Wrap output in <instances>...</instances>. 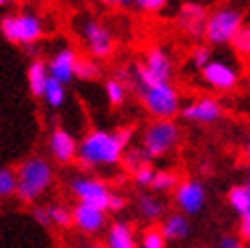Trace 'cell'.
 Listing matches in <instances>:
<instances>
[{
	"mask_svg": "<svg viewBox=\"0 0 250 248\" xmlns=\"http://www.w3.org/2000/svg\"><path fill=\"white\" fill-rule=\"evenodd\" d=\"M31 214H33L37 224H41L43 228H51V220H49V214H47V206H35Z\"/></svg>",
	"mask_w": 250,
	"mask_h": 248,
	"instance_id": "obj_34",
	"label": "cell"
},
{
	"mask_svg": "<svg viewBox=\"0 0 250 248\" xmlns=\"http://www.w3.org/2000/svg\"><path fill=\"white\" fill-rule=\"evenodd\" d=\"M124 207H126V200H124V195H120V193H114V195H112L110 212H122Z\"/></svg>",
	"mask_w": 250,
	"mask_h": 248,
	"instance_id": "obj_37",
	"label": "cell"
},
{
	"mask_svg": "<svg viewBox=\"0 0 250 248\" xmlns=\"http://www.w3.org/2000/svg\"><path fill=\"white\" fill-rule=\"evenodd\" d=\"M181 118L189 122H199V124H211L224 116V106L220 100L211 96H202L197 100H191L189 104L181 106L179 110Z\"/></svg>",
	"mask_w": 250,
	"mask_h": 248,
	"instance_id": "obj_10",
	"label": "cell"
},
{
	"mask_svg": "<svg viewBox=\"0 0 250 248\" xmlns=\"http://www.w3.org/2000/svg\"><path fill=\"white\" fill-rule=\"evenodd\" d=\"M47 214L51 220V226L55 228H69L71 226V209L61 204H49Z\"/></svg>",
	"mask_w": 250,
	"mask_h": 248,
	"instance_id": "obj_26",
	"label": "cell"
},
{
	"mask_svg": "<svg viewBox=\"0 0 250 248\" xmlns=\"http://www.w3.org/2000/svg\"><path fill=\"white\" fill-rule=\"evenodd\" d=\"M244 27V17L236 8H218L208 15L204 37L209 45H226L236 39V35Z\"/></svg>",
	"mask_w": 250,
	"mask_h": 248,
	"instance_id": "obj_6",
	"label": "cell"
},
{
	"mask_svg": "<svg viewBox=\"0 0 250 248\" xmlns=\"http://www.w3.org/2000/svg\"><path fill=\"white\" fill-rule=\"evenodd\" d=\"M122 80L130 82V85L139 94L141 104L155 120H173L179 114L181 96L173 82L151 78L141 63H136L130 73H122Z\"/></svg>",
	"mask_w": 250,
	"mask_h": 248,
	"instance_id": "obj_2",
	"label": "cell"
},
{
	"mask_svg": "<svg viewBox=\"0 0 250 248\" xmlns=\"http://www.w3.org/2000/svg\"><path fill=\"white\" fill-rule=\"evenodd\" d=\"M69 191L78 200V204H87L110 212V202L114 191L108 187L106 181L92 175H76L69 179Z\"/></svg>",
	"mask_w": 250,
	"mask_h": 248,
	"instance_id": "obj_7",
	"label": "cell"
},
{
	"mask_svg": "<svg viewBox=\"0 0 250 248\" xmlns=\"http://www.w3.org/2000/svg\"><path fill=\"white\" fill-rule=\"evenodd\" d=\"M17 193V171L10 167H0V200H6Z\"/></svg>",
	"mask_w": 250,
	"mask_h": 248,
	"instance_id": "obj_28",
	"label": "cell"
},
{
	"mask_svg": "<svg viewBox=\"0 0 250 248\" xmlns=\"http://www.w3.org/2000/svg\"><path fill=\"white\" fill-rule=\"evenodd\" d=\"M132 4L143 12H161L167 8L169 0H132Z\"/></svg>",
	"mask_w": 250,
	"mask_h": 248,
	"instance_id": "obj_33",
	"label": "cell"
},
{
	"mask_svg": "<svg viewBox=\"0 0 250 248\" xmlns=\"http://www.w3.org/2000/svg\"><path fill=\"white\" fill-rule=\"evenodd\" d=\"M141 65L151 78L163 80V82H171L173 80V59L163 47L148 49L146 55H145V61Z\"/></svg>",
	"mask_w": 250,
	"mask_h": 248,
	"instance_id": "obj_16",
	"label": "cell"
},
{
	"mask_svg": "<svg viewBox=\"0 0 250 248\" xmlns=\"http://www.w3.org/2000/svg\"><path fill=\"white\" fill-rule=\"evenodd\" d=\"M0 33L10 43L31 47L45 35V27L39 15H35V12H19V15H8L0 21Z\"/></svg>",
	"mask_w": 250,
	"mask_h": 248,
	"instance_id": "obj_5",
	"label": "cell"
},
{
	"mask_svg": "<svg viewBox=\"0 0 250 248\" xmlns=\"http://www.w3.org/2000/svg\"><path fill=\"white\" fill-rule=\"evenodd\" d=\"M104 92H106V100L110 106H122L124 102H126V94H128V88L126 83H124V80L120 78H110L106 83H104Z\"/></svg>",
	"mask_w": 250,
	"mask_h": 248,
	"instance_id": "obj_24",
	"label": "cell"
},
{
	"mask_svg": "<svg viewBox=\"0 0 250 248\" xmlns=\"http://www.w3.org/2000/svg\"><path fill=\"white\" fill-rule=\"evenodd\" d=\"M216 248H242V240L240 236H234V234H224L218 240Z\"/></svg>",
	"mask_w": 250,
	"mask_h": 248,
	"instance_id": "obj_35",
	"label": "cell"
},
{
	"mask_svg": "<svg viewBox=\"0 0 250 248\" xmlns=\"http://www.w3.org/2000/svg\"><path fill=\"white\" fill-rule=\"evenodd\" d=\"M232 45L242 57H250V24L240 29V33L236 35V39L232 41Z\"/></svg>",
	"mask_w": 250,
	"mask_h": 248,
	"instance_id": "obj_31",
	"label": "cell"
},
{
	"mask_svg": "<svg viewBox=\"0 0 250 248\" xmlns=\"http://www.w3.org/2000/svg\"><path fill=\"white\" fill-rule=\"evenodd\" d=\"M82 248H104L102 244H85V246H82Z\"/></svg>",
	"mask_w": 250,
	"mask_h": 248,
	"instance_id": "obj_40",
	"label": "cell"
},
{
	"mask_svg": "<svg viewBox=\"0 0 250 248\" xmlns=\"http://www.w3.org/2000/svg\"><path fill=\"white\" fill-rule=\"evenodd\" d=\"M244 153H246V157L250 159V136H248V141H246V146H244Z\"/></svg>",
	"mask_w": 250,
	"mask_h": 248,
	"instance_id": "obj_39",
	"label": "cell"
},
{
	"mask_svg": "<svg viewBox=\"0 0 250 248\" xmlns=\"http://www.w3.org/2000/svg\"><path fill=\"white\" fill-rule=\"evenodd\" d=\"M139 248H167V240L163 236V232L157 226H151L143 232Z\"/></svg>",
	"mask_w": 250,
	"mask_h": 248,
	"instance_id": "obj_29",
	"label": "cell"
},
{
	"mask_svg": "<svg viewBox=\"0 0 250 248\" xmlns=\"http://www.w3.org/2000/svg\"><path fill=\"white\" fill-rule=\"evenodd\" d=\"M238 232H240V240H248L250 242V212L240 216V228H238Z\"/></svg>",
	"mask_w": 250,
	"mask_h": 248,
	"instance_id": "obj_36",
	"label": "cell"
},
{
	"mask_svg": "<svg viewBox=\"0 0 250 248\" xmlns=\"http://www.w3.org/2000/svg\"><path fill=\"white\" fill-rule=\"evenodd\" d=\"M49 82V69H47V61L41 57L31 59V63L27 67V83H29V92L33 98H43L45 85Z\"/></svg>",
	"mask_w": 250,
	"mask_h": 248,
	"instance_id": "obj_18",
	"label": "cell"
},
{
	"mask_svg": "<svg viewBox=\"0 0 250 248\" xmlns=\"http://www.w3.org/2000/svg\"><path fill=\"white\" fill-rule=\"evenodd\" d=\"M208 200V191L202 181L185 179L175 187V206L181 209L183 216H197L204 209Z\"/></svg>",
	"mask_w": 250,
	"mask_h": 248,
	"instance_id": "obj_9",
	"label": "cell"
},
{
	"mask_svg": "<svg viewBox=\"0 0 250 248\" xmlns=\"http://www.w3.org/2000/svg\"><path fill=\"white\" fill-rule=\"evenodd\" d=\"M71 226H76L82 234H100L108 226V212L87 204H76L71 207Z\"/></svg>",
	"mask_w": 250,
	"mask_h": 248,
	"instance_id": "obj_12",
	"label": "cell"
},
{
	"mask_svg": "<svg viewBox=\"0 0 250 248\" xmlns=\"http://www.w3.org/2000/svg\"><path fill=\"white\" fill-rule=\"evenodd\" d=\"M228 204L236 214H248L250 212V177L244 183H238L228 191Z\"/></svg>",
	"mask_w": 250,
	"mask_h": 248,
	"instance_id": "obj_21",
	"label": "cell"
},
{
	"mask_svg": "<svg viewBox=\"0 0 250 248\" xmlns=\"http://www.w3.org/2000/svg\"><path fill=\"white\" fill-rule=\"evenodd\" d=\"M10 0H0V6H4V4H8Z\"/></svg>",
	"mask_w": 250,
	"mask_h": 248,
	"instance_id": "obj_41",
	"label": "cell"
},
{
	"mask_svg": "<svg viewBox=\"0 0 250 248\" xmlns=\"http://www.w3.org/2000/svg\"><path fill=\"white\" fill-rule=\"evenodd\" d=\"M65 98H67V85L59 83L57 80L49 78L47 85H45V92H43V100L49 108H61L65 104Z\"/></svg>",
	"mask_w": 250,
	"mask_h": 248,
	"instance_id": "obj_22",
	"label": "cell"
},
{
	"mask_svg": "<svg viewBox=\"0 0 250 248\" xmlns=\"http://www.w3.org/2000/svg\"><path fill=\"white\" fill-rule=\"evenodd\" d=\"M78 51L71 47H63L47 61V69H49V78L57 80L59 83L69 85L76 80V65H78Z\"/></svg>",
	"mask_w": 250,
	"mask_h": 248,
	"instance_id": "obj_14",
	"label": "cell"
},
{
	"mask_svg": "<svg viewBox=\"0 0 250 248\" xmlns=\"http://www.w3.org/2000/svg\"><path fill=\"white\" fill-rule=\"evenodd\" d=\"M134 126H122L116 132L104 128H92L78 143V161L85 169L116 167L120 165L124 151L130 146Z\"/></svg>",
	"mask_w": 250,
	"mask_h": 248,
	"instance_id": "obj_1",
	"label": "cell"
},
{
	"mask_svg": "<svg viewBox=\"0 0 250 248\" xmlns=\"http://www.w3.org/2000/svg\"><path fill=\"white\" fill-rule=\"evenodd\" d=\"M104 248H139L134 228L124 220L112 222L106 230Z\"/></svg>",
	"mask_w": 250,
	"mask_h": 248,
	"instance_id": "obj_17",
	"label": "cell"
},
{
	"mask_svg": "<svg viewBox=\"0 0 250 248\" xmlns=\"http://www.w3.org/2000/svg\"><path fill=\"white\" fill-rule=\"evenodd\" d=\"M136 209H139V214L148 220V222H157L163 218L165 214V204L159 200L157 195L153 193H141L139 200H136Z\"/></svg>",
	"mask_w": 250,
	"mask_h": 248,
	"instance_id": "obj_20",
	"label": "cell"
},
{
	"mask_svg": "<svg viewBox=\"0 0 250 248\" xmlns=\"http://www.w3.org/2000/svg\"><path fill=\"white\" fill-rule=\"evenodd\" d=\"M181 130L175 120H153L143 130L141 148L148 161L165 157L179 143Z\"/></svg>",
	"mask_w": 250,
	"mask_h": 248,
	"instance_id": "obj_4",
	"label": "cell"
},
{
	"mask_svg": "<svg viewBox=\"0 0 250 248\" xmlns=\"http://www.w3.org/2000/svg\"><path fill=\"white\" fill-rule=\"evenodd\" d=\"M102 2L108 6H130L132 0H102Z\"/></svg>",
	"mask_w": 250,
	"mask_h": 248,
	"instance_id": "obj_38",
	"label": "cell"
},
{
	"mask_svg": "<svg viewBox=\"0 0 250 248\" xmlns=\"http://www.w3.org/2000/svg\"><path fill=\"white\" fill-rule=\"evenodd\" d=\"M206 21H208V12L202 4H197V2L181 4L179 15H177V22L189 37H204Z\"/></svg>",
	"mask_w": 250,
	"mask_h": 248,
	"instance_id": "obj_15",
	"label": "cell"
},
{
	"mask_svg": "<svg viewBox=\"0 0 250 248\" xmlns=\"http://www.w3.org/2000/svg\"><path fill=\"white\" fill-rule=\"evenodd\" d=\"M100 76H102V65H100V61L85 55L78 59V65H76V78L78 80H83V82H96Z\"/></svg>",
	"mask_w": 250,
	"mask_h": 248,
	"instance_id": "obj_23",
	"label": "cell"
},
{
	"mask_svg": "<svg viewBox=\"0 0 250 248\" xmlns=\"http://www.w3.org/2000/svg\"><path fill=\"white\" fill-rule=\"evenodd\" d=\"M146 163H148V159L145 157L141 146H132V148L128 146L126 151H124V155H122V161H120V165H124V169L130 171V173H134L136 169L146 165Z\"/></svg>",
	"mask_w": 250,
	"mask_h": 248,
	"instance_id": "obj_27",
	"label": "cell"
},
{
	"mask_svg": "<svg viewBox=\"0 0 250 248\" xmlns=\"http://www.w3.org/2000/svg\"><path fill=\"white\" fill-rule=\"evenodd\" d=\"M155 171L157 169H153L151 163H146V165L139 167V169L132 173V179H134V183L139 185V187H151L153 177H155Z\"/></svg>",
	"mask_w": 250,
	"mask_h": 248,
	"instance_id": "obj_30",
	"label": "cell"
},
{
	"mask_svg": "<svg viewBox=\"0 0 250 248\" xmlns=\"http://www.w3.org/2000/svg\"><path fill=\"white\" fill-rule=\"evenodd\" d=\"M17 171V197L22 204H35L47 193L55 181V169L43 155H31L19 165Z\"/></svg>",
	"mask_w": 250,
	"mask_h": 248,
	"instance_id": "obj_3",
	"label": "cell"
},
{
	"mask_svg": "<svg viewBox=\"0 0 250 248\" xmlns=\"http://www.w3.org/2000/svg\"><path fill=\"white\" fill-rule=\"evenodd\" d=\"M177 185H179V175L177 173L169 171V169H161V171H155L151 189L159 191V193H167V191H175Z\"/></svg>",
	"mask_w": 250,
	"mask_h": 248,
	"instance_id": "obj_25",
	"label": "cell"
},
{
	"mask_svg": "<svg viewBox=\"0 0 250 248\" xmlns=\"http://www.w3.org/2000/svg\"><path fill=\"white\" fill-rule=\"evenodd\" d=\"M202 80L206 85L218 92H230L238 85V71H236L228 61L224 59H211L202 69Z\"/></svg>",
	"mask_w": 250,
	"mask_h": 248,
	"instance_id": "obj_11",
	"label": "cell"
},
{
	"mask_svg": "<svg viewBox=\"0 0 250 248\" xmlns=\"http://www.w3.org/2000/svg\"><path fill=\"white\" fill-rule=\"evenodd\" d=\"M161 232H163V236L165 240L169 242H177V240H183L189 236V220H187V216H183L181 212L179 214H169L165 220H163V224L159 226Z\"/></svg>",
	"mask_w": 250,
	"mask_h": 248,
	"instance_id": "obj_19",
	"label": "cell"
},
{
	"mask_svg": "<svg viewBox=\"0 0 250 248\" xmlns=\"http://www.w3.org/2000/svg\"><path fill=\"white\" fill-rule=\"evenodd\" d=\"M78 143L80 141L71 132H67L61 126H55L51 132H49L47 146H49V153H51V157L57 161V163L67 165L71 161L78 159Z\"/></svg>",
	"mask_w": 250,
	"mask_h": 248,
	"instance_id": "obj_13",
	"label": "cell"
},
{
	"mask_svg": "<svg viewBox=\"0 0 250 248\" xmlns=\"http://www.w3.org/2000/svg\"><path fill=\"white\" fill-rule=\"evenodd\" d=\"M211 61V49L209 47H206V45H197L195 49H193V53H191V63L202 71L208 63Z\"/></svg>",
	"mask_w": 250,
	"mask_h": 248,
	"instance_id": "obj_32",
	"label": "cell"
},
{
	"mask_svg": "<svg viewBox=\"0 0 250 248\" xmlns=\"http://www.w3.org/2000/svg\"><path fill=\"white\" fill-rule=\"evenodd\" d=\"M82 41L85 45V51L94 59H106L114 53V35L106 27L104 22H100L96 19H85L82 24Z\"/></svg>",
	"mask_w": 250,
	"mask_h": 248,
	"instance_id": "obj_8",
	"label": "cell"
}]
</instances>
